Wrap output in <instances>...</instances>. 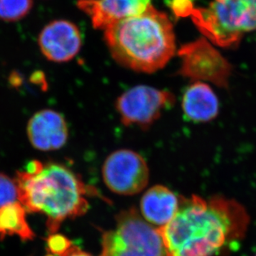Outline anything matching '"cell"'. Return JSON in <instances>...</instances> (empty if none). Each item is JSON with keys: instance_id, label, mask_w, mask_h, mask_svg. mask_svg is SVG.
<instances>
[{"instance_id": "6da1fadb", "label": "cell", "mask_w": 256, "mask_h": 256, "mask_svg": "<svg viewBox=\"0 0 256 256\" xmlns=\"http://www.w3.org/2000/svg\"><path fill=\"white\" fill-rule=\"evenodd\" d=\"M250 224L246 209L222 196H180L173 219L158 230L168 256H216L234 250Z\"/></svg>"}, {"instance_id": "7a4b0ae2", "label": "cell", "mask_w": 256, "mask_h": 256, "mask_svg": "<svg viewBox=\"0 0 256 256\" xmlns=\"http://www.w3.org/2000/svg\"><path fill=\"white\" fill-rule=\"evenodd\" d=\"M18 202L26 212L47 217L50 234H56L66 219H74L88 210V197L98 194L70 168L60 163L31 160L18 172L15 180Z\"/></svg>"}, {"instance_id": "3957f363", "label": "cell", "mask_w": 256, "mask_h": 256, "mask_svg": "<svg viewBox=\"0 0 256 256\" xmlns=\"http://www.w3.org/2000/svg\"><path fill=\"white\" fill-rule=\"evenodd\" d=\"M104 37L114 60L139 72H155L175 54L172 24L150 5L140 14L109 25Z\"/></svg>"}, {"instance_id": "277c9868", "label": "cell", "mask_w": 256, "mask_h": 256, "mask_svg": "<svg viewBox=\"0 0 256 256\" xmlns=\"http://www.w3.org/2000/svg\"><path fill=\"white\" fill-rule=\"evenodd\" d=\"M194 24L210 42L234 48L247 32L256 30V0H213L204 8H193Z\"/></svg>"}, {"instance_id": "5b68a950", "label": "cell", "mask_w": 256, "mask_h": 256, "mask_svg": "<svg viewBox=\"0 0 256 256\" xmlns=\"http://www.w3.org/2000/svg\"><path fill=\"white\" fill-rule=\"evenodd\" d=\"M101 256H168L158 229L130 208L116 217L115 229L102 237Z\"/></svg>"}, {"instance_id": "8992f818", "label": "cell", "mask_w": 256, "mask_h": 256, "mask_svg": "<svg viewBox=\"0 0 256 256\" xmlns=\"http://www.w3.org/2000/svg\"><path fill=\"white\" fill-rule=\"evenodd\" d=\"M179 74L192 82H210L222 88L229 86L232 66L206 40L186 44L178 52Z\"/></svg>"}, {"instance_id": "52a82bcc", "label": "cell", "mask_w": 256, "mask_h": 256, "mask_svg": "<svg viewBox=\"0 0 256 256\" xmlns=\"http://www.w3.org/2000/svg\"><path fill=\"white\" fill-rule=\"evenodd\" d=\"M175 102L170 92L140 85L122 94L116 100V108L124 125L148 128Z\"/></svg>"}, {"instance_id": "ba28073f", "label": "cell", "mask_w": 256, "mask_h": 256, "mask_svg": "<svg viewBox=\"0 0 256 256\" xmlns=\"http://www.w3.org/2000/svg\"><path fill=\"white\" fill-rule=\"evenodd\" d=\"M102 179L109 190L122 196L138 194L149 182V168L139 153L120 149L106 158L102 169Z\"/></svg>"}, {"instance_id": "9c48e42d", "label": "cell", "mask_w": 256, "mask_h": 256, "mask_svg": "<svg viewBox=\"0 0 256 256\" xmlns=\"http://www.w3.org/2000/svg\"><path fill=\"white\" fill-rule=\"evenodd\" d=\"M82 35L78 28L66 20H55L46 25L38 37L42 54L50 61L68 62L81 50Z\"/></svg>"}, {"instance_id": "30bf717a", "label": "cell", "mask_w": 256, "mask_h": 256, "mask_svg": "<svg viewBox=\"0 0 256 256\" xmlns=\"http://www.w3.org/2000/svg\"><path fill=\"white\" fill-rule=\"evenodd\" d=\"M28 136L38 150H55L62 148L68 138V128L62 114L51 109L38 112L30 118Z\"/></svg>"}, {"instance_id": "8fae6325", "label": "cell", "mask_w": 256, "mask_h": 256, "mask_svg": "<svg viewBox=\"0 0 256 256\" xmlns=\"http://www.w3.org/2000/svg\"><path fill=\"white\" fill-rule=\"evenodd\" d=\"M150 0H78V6L91 18L96 28L109 25L144 12Z\"/></svg>"}, {"instance_id": "7c38bea8", "label": "cell", "mask_w": 256, "mask_h": 256, "mask_svg": "<svg viewBox=\"0 0 256 256\" xmlns=\"http://www.w3.org/2000/svg\"><path fill=\"white\" fill-rule=\"evenodd\" d=\"M180 204V196L164 186L148 189L140 200V212L150 224L164 226L173 219Z\"/></svg>"}, {"instance_id": "4fadbf2b", "label": "cell", "mask_w": 256, "mask_h": 256, "mask_svg": "<svg viewBox=\"0 0 256 256\" xmlns=\"http://www.w3.org/2000/svg\"><path fill=\"white\" fill-rule=\"evenodd\" d=\"M219 100L212 86L203 82H194L182 98L186 118L194 122H208L219 114Z\"/></svg>"}, {"instance_id": "5bb4252c", "label": "cell", "mask_w": 256, "mask_h": 256, "mask_svg": "<svg viewBox=\"0 0 256 256\" xmlns=\"http://www.w3.org/2000/svg\"><path fill=\"white\" fill-rule=\"evenodd\" d=\"M26 212L20 202L0 207V239L6 236H17L24 242L34 239L35 234L28 223Z\"/></svg>"}, {"instance_id": "9a60e30c", "label": "cell", "mask_w": 256, "mask_h": 256, "mask_svg": "<svg viewBox=\"0 0 256 256\" xmlns=\"http://www.w3.org/2000/svg\"><path fill=\"white\" fill-rule=\"evenodd\" d=\"M32 0H0V20L17 22L32 10Z\"/></svg>"}, {"instance_id": "2e32d148", "label": "cell", "mask_w": 256, "mask_h": 256, "mask_svg": "<svg viewBox=\"0 0 256 256\" xmlns=\"http://www.w3.org/2000/svg\"><path fill=\"white\" fill-rule=\"evenodd\" d=\"M46 256H92L84 252L62 234H54L47 240Z\"/></svg>"}, {"instance_id": "e0dca14e", "label": "cell", "mask_w": 256, "mask_h": 256, "mask_svg": "<svg viewBox=\"0 0 256 256\" xmlns=\"http://www.w3.org/2000/svg\"><path fill=\"white\" fill-rule=\"evenodd\" d=\"M18 200V190L15 180L0 173V207L11 204Z\"/></svg>"}, {"instance_id": "ac0fdd59", "label": "cell", "mask_w": 256, "mask_h": 256, "mask_svg": "<svg viewBox=\"0 0 256 256\" xmlns=\"http://www.w3.org/2000/svg\"></svg>"}]
</instances>
